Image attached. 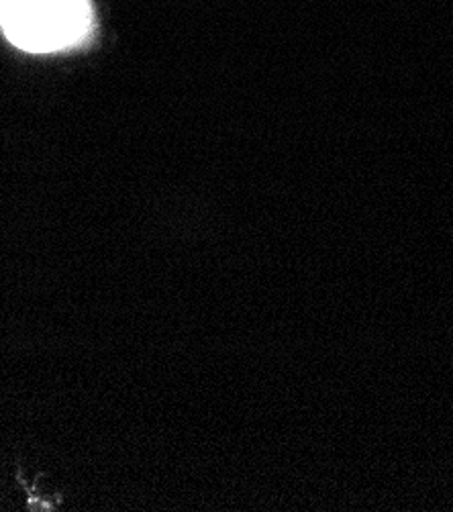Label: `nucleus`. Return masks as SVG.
<instances>
[{"instance_id": "obj_1", "label": "nucleus", "mask_w": 453, "mask_h": 512, "mask_svg": "<svg viewBox=\"0 0 453 512\" xmlns=\"http://www.w3.org/2000/svg\"><path fill=\"white\" fill-rule=\"evenodd\" d=\"M103 33L98 0H0V45L23 58L88 54Z\"/></svg>"}]
</instances>
